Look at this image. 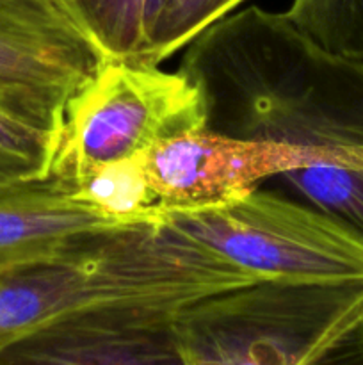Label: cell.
Instances as JSON below:
<instances>
[{
    "label": "cell",
    "mask_w": 363,
    "mask_h": 365,
    "mask_svg": "<svg viewBox=\"0 0 363 365\" xmlns=\"http://www.w3.org/2000/svg\"><path fill=\"white\" fill-rule=\"evenodd\" d=\"M178 70L201 89L209 130L335 153L363 148V64L324 50L285 13H228L189 43Z\"/></svg>",
    "instance_id": "1"
},
{
    "label": "cell",
    "mask_w": 363,
    "mask_h": 365,
    "mask_svg": "<svg viewBox=\"0 0 363 365\" xmlns=\"http://www.w3.org/2000/svg\"><path fill=\"white\" fill-rule=\"evenodd\" d=\"M184 365H363V280L256 282L178 309Z\"/></svg>",
    "instance_id": "2"
},
{
    "label": "cell",
    "mask_w": 363,
    "mask_h": 365,
    "mask_svg": "<svg viewBox=\"0 0 363 365\" xmlns=\"http://www.w3.org/2000/svg\"><path fill=\"white\" fill-rule=\"evenodd\" d=\"M162 220L256 282L363 280V237L330 214L256 187L216 205L166 210Z\"/></svg>",
    "instance_id": "3"
},
{
    "label": "cell",
    "mask_w": 363,
    "mask_h": 365,
    "mask_svg": "<svg viewBox=\"0 0 363 365\" xmlns=\"http://www.w3.org/2000/svg\"><path fill=\"white\" fill-rule=\"evenodd\" d=\"M201 89L152 64L109 59L68 102L46 180L75 192L100 168L205 128Z\"/></svg>",
    "instance_id": "4"
},
{
    "label": "cell",
    "mask_w": 363,
    "mask_h": 365,
    "mask_svg": "<svg viewBox=\"0 0 363 365\" xmlns=\"http://www.w3.org/2000/svg\"><path fill=\"white\" fill-rule=\"evenodd\" d=\"M60 0H0V107L59 134L71 96L107 63Z\"/></svg>",
    "instance_id": "5"
},
{
    "label": "cell",
    "mask_w": 363,
    "mask_h": 365,
    "mask_svg": "<svg viewBox=\"0 0 363 365\" xmlns=\"http://www.w3.org/2000/svg\"><path fill=\"white\" fill-rule=\"evenodd\" d=\"M139 155L157 209L166 212L228 202L287 171L315 164L354 163L363 155V148L335 153L288 143L230 138L199 128Z\"/></svg>",
    "instance_id": "6"
},
{
    "label": "cell",
    "mask_w": 363,
    "mask_h": 365,
    "mask_svg": "<svg viewBox=\"0 0 363 365\" xmlns=\"http://www.w3.org/2000/svg\"><path fill=\"white\" fill-rule=\"evenodd\" d=\"M182 309V307H180ZM171 307H109L16 335L0 365H184Z\"/></svg>",
    "instance_id": "7"
},
{
    "label": "cell",
    "mask_w": 363,
    "mask_h": 365,
    "mask_svg": "<svg viewBox=\"0 0 363 365\" xmlns=\"http://www.w3.org/2000/svg\"><path fill=\"white\" fill-rule=\"evenodd\" d=\"M125 225L50 180L0 191V274L45 259L84 232Z\"/></svg>",
    "instance_id": "8"
},
{
    "label": "cell",
    "mask_w": 363,
    "mask_h": 365,
    "mask_svg": "<svg viewBox=\"0 0 363 365\" xmlns=\"http://www.w3.org/2000/svg\"><path fill=\"white\" fill-rule=\"evenodd\" d=\"M107 59L159 66L180 50L182 0H60Z\"/></svg>",
    "instance_id": "9"
},
{
    "label": "cell",
    "mask_w": 363,
    "mask_h": 365,
    "mask_svg": "<svg viewBox=\"0 0 363 365\" xmlns=\"http://www.w3.org/2000/svg\"><path fill=\"white\" fill-rule=\"evenodd\" d=\"M273 180L363 237V157L347 164H315L287 171Z\"/></svg>",
    "instance_id": "10"
},
{
    "label": "cell",
    "mask_w": 363,
    "mask_h": 365,
    "mask_svg": "<svg viewBox=\"0 0 363 365\" xmlns=\"http://www.w3.org/2000/svg\"><path fill=\"white\" fill-rule=\"evenodd\" d=\"M71 195L123 223L157 221L162 217L146 180L141 155L100 168Z\"/></svg>",
    "instance_id": "11"
},
{
    "label": "cell",
    "mask_w": 363,
    "mask_h": 365,
    "mask_svg": "<svg viewBox=\"0 0 363 365\" xmlns=\"http://www.w3.org/2000/svg\"><path fill=\"white\" fill-rule=\"evenodd\" d=\"M285 14L324 50L363 64V0H292Z\"/></svg>",
    "instance_id": "12"
},
{
    "label": "cell",
    "mask_w": 363,
    "mask_h": 365,
    "mask_svg": "<svg viewBox=\"0 0 363 365\" xmlns=\"http://www.w3.org/2000/svg\"><path fill=\"white\" fill-rule=\"evenodd\" d=\"M56 146V132L34 127L0 107V189L46 180Z\"/></svg>",
    "instance_id": "13"
},
{
    "label": "cell",
    "mask_w": 363,
    "mask_h": 365,
    "mask_svg": "<svg viewBox=\"0 0 363 365\" xmlns=\"http://www.w3.org/2000/svg\"><path fill=\"white\" fill-rule=\"evenodd\" d=\"M244 0H182L178 20V46H187L209 25L226 16Z\"/></svg>",
    "instance_id": "14"
},
{
    "label": "cell",
    "mask_w": 363,
    "mask_h": 365,
    "mask_svg": "<svg viewBox=\"0 0 363 365\" xmlns=\"http://www.w3.org/2000/svg\"><path fill=\"white\" fill-rule=\"evenodd\" d=\"M0 191H2V189H0Z\"/></svg>",
    "instance_id": "15"
}]
</instances>
